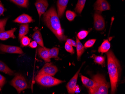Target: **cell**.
Masks as SVG:
<instances>
[{"label":"cell","mask_w":125,"mask_h":94,"mask_svg":"<svg viewBox=\"0 0 125 94\" xmlns=\"http://www.w3.org/2000/svg\"><path fill=\"white\" fill-rule=\"evenodd\" d=\"M35 80L37 83L46 87L58 85L64 82L47 74H38Z\"/></svg>","instance_id":"4"},{"label":"cell","mask_w":125,"mask_h":94,"mask_svg":"<svg viewBox=\"0 0 125 94\" xmlns=\"http://www.w3.org/2000/svg\"><path fill=\"white\" fill-rule=\"evenodd\" d=\"M96 39H91L89 40L85 43L84 47L85 48H90L93 46L96 41Z\"/></svg>","instance_id":"31"},{"label":"cell","mask_w":125,"mask_h":94,"mask_svg":"<svg viewBox=\"0 0 125 94\" xmlns=\"http://www.w3.org/2000/svg\"><path fill=\"white\" fill-rule=\"evenodd\" d=\"M94 60V62L96 63L104 66L105 64V56H96L95 55L93 54L92 56Z\"/></svg>","instance_id":"23"},{"label":"cell","mask_w":125,"mask_h":94,"mask_svg":"<svg viewBox=\"0 0 125 94\" xmlns=\"http://www.w3.org/2000/svg\"><path fill=\"white\" fill-rule=\"evenodd\" d=\"M16 29H17L14 28L10 31H4L0 33V40L2 41H5L8 40L10 38H16L14 33L16 31Z\"/></svg>","instance_id":"15"},{"label":"cell","mask_w":125,"mask_h":94,"mask_svg":"<svg viewBox=\"0 0 125 94\" xmlns=\"http://www.w3.org/2000/svg\"><path fill=\"white\" fill-rule=\"evenodd\" d=\"M107 52V69L111 83V94L115 93L120 78L121 68L120 63L112 50Z\"/></svg>","instance_id":"2"},{"label":"cell","mask_w":125,"mask_h":94,"mask_svg":"<svg viewBox=\"0 0 125 94\" xmlns=\"http://www.w3.org/2000/svg\"><path fill=\"white\" fill-rule=\"evenodd\" d=\"M6 83V79L3 76L0 74V91H1L3 87Z\"/></svg>","instance_id":"32"},{"label":"cell","mask_w":125,"mask_h":94,"mask_svg":"<svg viewBox=\"0 0 125 94\" xmlns=\"http://www.w3.org/2000/svg\"><path fill=\"white\" fill-rule=\"evenodd\" d=\"M8 19L5 18L0 20V33L5 31V28Z\"/></svg>","instance_id":"29"},{"label":"cell","mask_w":125,"mask_h":94,"mask_svg":"<svg viewBox=\"0 0 125 94\" xmlns=\"http://www.w3.org/2000/svg\"><path fill=\"white\" fill-rule=\"evenodd\" d=\"M109 3L106 0H97L94 4V10L102 12L110 10Z\"/></svg>","instance_id":"11"},{"label":"cell","mask_w":125,"mask_h":94,"mask_svg":"<svg viewBox=\"0 0 125 94\" xmlns=\"http://www.w3.org/2000/svg\"><path fill=\"white\" fill-rule=\"evenodd\" d=\"M5 11V9L2 4L0 2V16L2 15Z\"/></svg>","instance_id":"35"},{"label":"cell","mask_w":125,"mask_h":94,"mask_svg":"<svg viewBox=\"0 0 125 94\" xmlns=\"http://www.w3.org/2000/svg\"><path fill=\"white\" fill-rule=\"evenodd\" d=\"M0 50L3 52L7 53L19 54H23V52L21 48L19 47L5 45L4 44H0Z\"/></svg>","instance_id":"9"},{"label":"cell","mask_w":125,"mask_h":94,"mask_svg":"<svg viewBox=\"0 0 125 94\" xmlns=\"http://www.w3.org/2000/svg\"><path fill=\"white\" fill-rule=\"evenodd\" d=\"M49 48L45 47H39L38 49V53L39 57L46 62H50L51 59L49 56Z\"/></svg>","instance_id":"12"},{"label":"cell","mask_w":125,"mask_h":94,"mask_svg":"<svg viewBox=\"0 0 125 94\" xmlns=\"http://www.w3.org/2000/svg\"><path fill=\"white\" fill-rule=\"evenodd\" d=\"M81 77L83 85L89 89L93 88L96 86V83L93 79H89L82 75H81Z\"/></svg>","instance_id":"16"},{"label":"cell","mask_w":125,"mask_h":94,"mask_svg":"<svg viewBox=\"0 0 125 94\" xmlns=\"http://www.w3.org/2000/svg\"><path fill=\"white\" fill-rule=\"evenodd\" d=\"M59 49L58 48L54 47L49 50V56L51 58H57L58 57Z\"/></svg>","instance_id":"24"},{"label":"cell","mask_w":125,"mask_h":94,"mask_svg":"<svg viewBox=\"0 0 125 94\" xmlns=\"http://www.w3.org/2000/svg\"><path fill=\"white\" fill-rule=\"evenodd\" d=\"M31 39L27 36H24L21 39V44L22 47H26L29 45Z\"/></svg>","instance_id":"27"},{"label":"cell","mask_w":125,"mask_h":94,"mask_svg":"<svg viewBox=\"0 0 125 94\" xmlns=\"http://www.w3.org/2000/svg\"><path fill=\"white\" fill-rule=\"evenodd\" d=\"M94 28L97 31H102L105 27L104 19L98 12H96L94 14Z\"/></svg>","instance_id":"7"},{"label":"cell","mask_w":125,"mask_h":94,"mask_svg":"<svg viewBox=\"0 0 125 94\" xmlns=\"http://www.w3.org/2000/svg\"><path fill=\"white\" fill-rule=\"evenodd\" d=\"M16 5L24 8H27L28 6V0H10Z\"/></svg>","instance_id":"25"},{"label":"cell","mask_w":125,"mask_h":94,"mask_svg":"<svg viewBox=\"0 0 125 94\" xmlns=\"http://www.w3.org/2000/svg\"><path fill=\"white\" fill-rule=\"evenodd\" d=\"M66 15L67 19L69 21H73L76 16L75 13L69 10H67L66 12Z\"/></svg>","instance_id":"26"},{"label":"cell","mask_w":125,"mask_h":94,"mask_svg":"<svg viewBox=\"0 0 125 94\" xmlns=\"http://www.w3.org/2000/svg\"><path fill=\"white\" fill-rule=\"evenodd\" d=\"M10 84L16 89L19 94L28 88V84L26 79L22 75L19 73L16 74L14 78L10 82Z\"/></svg>","instance_id":"5"},{"label":"cell","mask_w":125,"mask_h":94,"mask_svg":"<svg viewBox=\"0 0 125 94\" xmlns=\"http://www.w3.org/2000/svg\"><path fill=\"white\" fill-rule=\"evenodd\" d=\"M32 38L33 40L35 41L40 46L42 47H44L42 35L39 30L37 29L35 30L32 35Z\"/></svg>","instance_id":"17"},{"label":"cell","mask_w":125,"mask_h":94,"mask_svg":"<svg viewBox=\"0 0 125 94\" xmlns=\"http://www.w3.org/2000/svg\"><path fill=\"white\" fill-rule=\"evenodd\" d=\"M66 42H67L69 44H70L72 46H73V47H76V42H75L72 39H67Z\"/></svg>","instance_id":"33"},{"label":"cell","mask_w":125,"mask_h":94,"mask_svg":"<svg viewBox=\"0 0 125 94\" xmlns=\"http://www.w3.org/2000/svg\"><path fill=\"white\" fill-rule=\"evenodd\" d=\"M111 47V44L110 42L108 40H105L101 44V45L99 47L98 49V52H101L102 54L107 52L109 51Z\"/></svg>","instance_id":"20"},{"label":"cell","mask_w":125,"mask_h":94,"mask_svg":"<svg viewBox=\"0 0 125 94\" xmlns=\"http://www.w3.org/2000/svg\"><path fill=\"white\" fill-rule=\"evenodd\" d=\"M43 20L46 26L50 29L60 41H64L67 39L64 35L60 24L59 17L54 7L51 8L43 14Z\"/></svg>","instance_id":"1"},{"label":"cell","mask_w":125,"mask_h":94,"mask_svg":"<svg viewBox=\"0 0 125 94\" xmlns=\"http://www.w3.org/2000/svg\"><path fill=\"white\" fill-rule=\"evenodd\" d=\"M89 31H79L77 35V37L80 40L85 38L88 35Z\"/></svg>","instance_id":"28"},{"label":"cell","mask_w":125,"mask_h":94,"mask_svg":"<svg viewBox=\"0 0 125 94\" xmlns=\"http://www.w3.org/2000/svg\"><path fill=\"white\" fill-rule=\"evenodd\" d=\"M69 0H58L57 2V14L61 18L63 15Z\"/></svg>","instance_id":"13"},{"label":"cell","mask_w":125,"mask_h":94,"mask_svg":"<svg viewBox=\"0 0 125 94\" xmlns=\"http://www.w3.org/2000/svg\"><path fill=\"white\" fill-rule=\"evenodd\" d=\"M29 31V25L28 24H21L20 26L19 32V40H21V39L25 36L28 33Z\"/></svg>","instance_id":"19"},{"label":"cell","mask_w":125,"mask_h":94,"mask_svg":"<svg viewBox=\"0 0 125 94\" xmlns=\"http://www.w3.org/2000/svg\"><path fill=\"white\" fill-rule=\"evenodd\" d=\"M82 67H81L77 73H75L74 76L72 77L70 81L68 82L67 84L66 88L67 92L69 94H73L75 93L76 88V84H77V80L79 72Z\"/></svg>","instance_id":"8"},{"label":"cell","mask_w":125,"mask_h":94,"mask_svg":"<svg viewBox=\"0 0 125 94\" xmlns=\"http://www.w3.org/2000/svg\"><path fill=\"white\" fill-rule=\"evenodd\" d=\"M33 19L31 16L26 14H22L17 17L14 21V22L22 24H28L33 22Z\"/></svg>","instance_id":"14"},{"label":"cell","mask_w":125,"mask_h":94,"mask_svg":"<svg viewBox=\"0 0 125 94\" xmlns=\"http://www.w3.org/2000/svg\"><path fill=\"white\" fill-rule=\"evenodd\" d=\"M58 69L52 63L47 62L39 72L38 74H47L54 76L58 72Z\"/></svg>","instance_id":"6"},{"label":"cell","mask_w":125,"mask_h":94,"mask_svg":"<svg viewBox=\"0 0 125 94\" xmlns=\"http://www.w3.org/2000/svg\"><path fill=\"white\" fill-rule=\"evenodd\" d=\"M76 42L77 59L78 60H79L85 51V47H83V44L79 41L77 36L76 37Z\"/></svg>","instance_id":"18"},{"label":"cell","mask_w":125,"mask_h":94,"mask_svg":"<svg viewBox=\"0 0 125 94\" xmlns=\"http://www.w3.org/2000/svg\"><path fill=\"white\" fill-rule=\"evenodd\" d=\"M0 71L6 74L10 75H12L14 74V72L12 71L5 63L0 61Z\"/></svg>","instance_id":"21"},{"label":"cell","mask_w":125,"mask_h":94,"mask_svg":"<svg viewBox=\"0 0 125 94\" xmlns=\"http://www.w3.org/2000/svg\"><path fill=\"white\" fill-rule=\"evenodd\" d=\"M35 5L40 19L41 15L45 13L47 9L48 6L47 0H37Z\"/></svg>","instance_id":"10"},{"label":"cell","mask_w":125,"mask_h":94,"mask_svg":"<svg viewBox=\"0 0 125 94\" xmlns=\"http://www.w3.org/2000/svg\"><path fill=\"white\" fill-rule=\"evenodd\" d=\"M86 0H78L76 6L75 10L76 12L79 14H81L85 6Z\"/></svg>","instance_id":"22"},{"label":"cell","mask_w":125,"mask_h":94,"mask_svg":"<svg viewBox=\"0 0 125 94\" xmlns=\"http://www.w3.org/2000/svg\"><path fill=\"white\" fill-rule=\"evenodd\" d=\"M65 50L67 51L68 52L71 53L72 54H73L75 52L73 48V46L69 44L67 42H66L65 44Z\"/></svg>","instance_id":"30"},{"label":"cell","mask_w":125,"mask_h":94,"mask_svg":"<svg viewBox=\"0 0 125 94\" xmlns=\"http://www.w3.org/2000/svg\"><path fill=\"white\" fill-rule=\"evenodd\" d=\"M93 80L96 83V86L89 89V93L92 94H107L108 93L109 84L105 77L100 74H96L93 76Z\"/></svg>","instance_id":"3"},{"label":"cell","mask_w":125,"mask_h":94,"mask_svg":"<svg viewBox=\"0 0 125 94\" xmlns=\"http://www.w3.org/2000/svg\"><path fill=\"white\" fill-rule=\"evenodd\" d=\"M29 46L30 47L32 48H36L38 46V43L35 41H32L29 43Z\"/></svg>","instance_id":"34"}]
</instances>
